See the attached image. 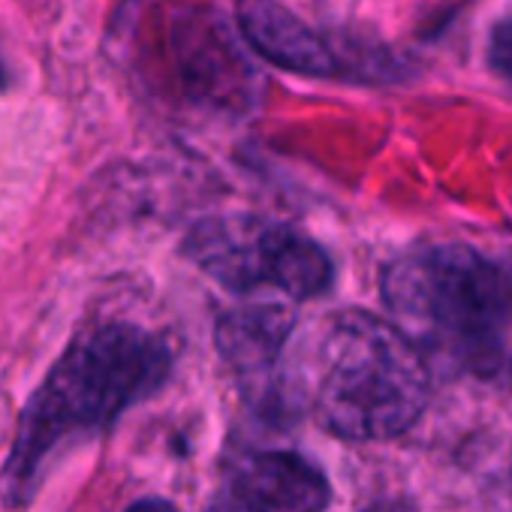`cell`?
<instances>
[{
	"label": "cell",
	"instance_id": "1",
	"mask_svg": "<svg viewBox=\"0 0 512 512\" xmlns=\"http://www.w3.org/2000/svg\"><path fill=\"white\" fill-rule=\"evenodd\" d=\"M169 350L130 323L97 326L76 338L28 401L16 443L0 470V497H34L49 455L70 437L91 434L145 401L169 377Z\"/></svg>",
	"mask_w": 512,
	"mask_h": 512
},
{
	"label": "cell",
	"instance_id": "2",
	"mask_svg": "<svg viewBox=\"0 0 512 512\" xmlns=\"http://www.w3.org/2000/svg\"><path fill=\"white\" fill-rule=\"evenodd\" d=\"M383 302L425 362L497 377L512 359V281L464 244L398 256L383 272Z\"/></svg>",
	"mask_w": 512,
	"mask_h": 512
},
{
	"label": "cell",
	"instance_id": "3",
	"mask_svg": "<svg viewBox=\"0 0 512 512\" xmlns=\"http://www.w3.org/2000/svg\"><path fill=\"white\" fill-rule=\"evenodd\" d=\"M425 356L389 323L365 311L335 314L317 344L311 404L320 425L347 440H389L425 410Z\"/></svg>",
	"mask_w": 512,
	"mask_h": 512
},
{
	"label": "cell",
	"instance_id": "4",
	"mask_svg": "<svg viewBox=\"0 0 512 512\" xmlns=\"http://www.w3.org/2000/svg\"><path fill=\"white\" fill-rule=\"evenodd\" d=\"M187 253L205 275L235 293L269 287L302 302L326 293L335 278L329 253L314 238L275 220H205L190 232Z\"/></svg>",
	"mask_w": 512,
	"mask_h": 512
},
{
	"label": "cell",
	"instance_id": "5",
	"mask_svg": "<svg viewBox=\"0 0 512 512\" xmlns=\"http://www.w3.org/2000/svg\"><path fill=\"white\" fill-rule=\"evenodd\" d=\"M244 40L269 64L299 76H347L344 58L278 0H235Z\"/></svg>",
	"mask_w": 512,
	"mask_h": 512
},
{
	"label": "cell",
	"instance_id": "6",
	"mask_svg": "<svg viewBox=\"0 0 512 512\" xmlns=\"http://www.w3.org/2000/svg\"><path fill=\"white\" fill-rule=\"evenodd\" d=\"M241 512H323L332 500L329 479L299 452L250 455L235 476Z\"/></svg>",
	"mask_w": 512,
	"mask_h": 512
},
{
	"label": "cell",
	"instance_id": "7",
	"mask_svg": "<svg viewBox=\"0 0 512 512\" xmlns=\"http://www.w3.org/2000/svg\"><path fill=\"white\" fill-rule=\"evenodd\" d=\"M293 314L281 305L229 311L217 323V350L250 395H272Z\"/></svg>",
	"mask_w": 512,
	"mask_h": 512
},
{
	"label": "cell",
	"instance_id": "8",
	"mask_svg": "<svg viewBox=\"0 0 512 512\" xmlns=\"http://www.w3.org/2000/svg\"><path fill=\"white\" fill-rule=\"evenodd\" d=\"M488 58H491L494 70L512 82V10L494 25L491 43H488Z\"/></svg>",
	"mask_w": 512,
	"mask_h": 512
},
{
	"label": "cell",
	"instance_id": "9",
	"mask_svg": "<svg viewBox=\"0 0 512 512\" xmlns=\"http://www.w3.org/2000/svg\"><path fill=\"white\" fill-rule=\"evenodd\" d=\"M127 512H178V509L169 500H163V497H142V500L130 503Z\"/></svg>",
	"mask_w": 512,
	"mask_h": 512
},
{
	"label": "cell",
	"instance_id": "10",
	"mask_svg": "<svg viewBox=\"0 0 512 512\" xmlns=\"http://www.w3.org/2000/svg\"><path fill=\"white\" fill-rule=\"evenodd\" d=\"M4 82H7V76H4V67H0V88H4Z\"/></svg>",
	"mask_w": 512,
	"mask_h": 512
}]
</instances>
